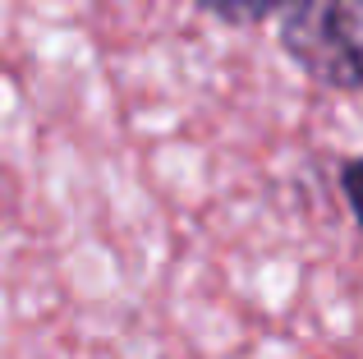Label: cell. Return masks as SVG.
<instances>
[{
	"instance_id": "obj_1",
	"label": "cell",
	"mask_w": 363,
	"mask_h": 359,
	"mask_svg": "<svg viewBox=\"0 0 363 359\" xmlns=\"http://www.w3.org/2000/svg\"><path fill=\"white\" fill-rule=\"evenodd\" d=\"M281 42L318 83L363 88V0H294Z\"/></svg>"
},
{
	"instance_id": "obj_2",
	"label": "cell",
	"mask_w": 363,
	"mask_h": 359,
	"mask_svg": "<svg viewBox=\"0 0 363 359\" xmlns=\"http://www.w3.org/2000/svg\"><path fill=\"white\" fill-rule=\"evenodd\" d=\"M198 5H203L207 14L225 18V23H257V18L276 14L285 0H198Z\"/></svg>"
},
{
	"instance_id": "obj_3",
	"label": "cell",
	"mask_w": 363,
	"mask_h": 359,
	"mask_svg": "<svg viewBox=\"0 0 363 359\" xmlns=\"http://www.w3.org/2000/svg\"><path fill=\"white\" fill-rule=\"evenodd\" d=\"M340 184H345V198H350V207H354V216H359V226H363V157L340 171Z\"/></svg>"
}]
</instances>
